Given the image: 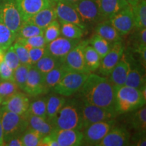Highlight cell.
<instances>
[{
  "label": "cell",
  "instance_id": "obj_26",
  "mask_svg": "<svg viewBox=\"0 0 146 146\" xmlns=\"http://www.w3.org/2000/svg\"><path fill=\"white\" fill-rule=\"evenodd\" d=\"M70 70L67 68L64 64L62 63L61 65L53 69L49 72L44 74V81L45 85L47 91H50L56 86L61 79L64 77V76Z\"/></svg>",
  "mask_w": 146,
  "mask_h": 146
},
{
  "label": "cell",
  "instance_id": "obj_30",
  "mask_svg": "<svg viewBox=\"0 0 146 146\" xmlns=\"http://www.w3.org/2000/svg\"><path fill=\"white\" fill-rule=\"evenodd\" d=\"M61 64L62 62L60 60L47 53L35 64L33 66L42 74H45Z\"/></svg>",
  "mask_w": 146,
  "mask_h": 146
},
{
  "label": "cell",
  "instance_id": "obj_5",
  "mask_svg": "<svg viewBox=\"0 0 146 146\" xmlns=\"http://www.w3.org/2000/svg\"><path fill=\"white\" fill-rule=\"evenodd\" d=\"M81 131H83L91 124L115 119L118 114L114 110L104 108L81 102Z\"/></svg>",
  "mask_w": 146,
  "mask_h": 146
},
{
  "label": "cell",
  "instance_id": "obj_51",
  "mask_svg": "<svg viewBox=\"0 0 146 146\" xmlns=\"http://www.w3.org/2000/svg\"><path fill=\"white\" fill-rule=\"evenodd\" d=\"M125 1H127V2L128 3V4L130 5L131 7H132V6H133V5H136L137 3L139 2V0H125Z\"/></svg>",
  "mask_w": 146,
  "mask_h": 146
},
{
  "label": "cell",
  "instance_id": "obj_7",
  "mask_svg": "<svg viewBox=\"0 0 146 146\" xmlns=\"http://www.w3.org/2000/svg\"><path fill=\"white\" fill-rule=\"evenodd\" d=\"M0 19L17 35L23 20L15 0H0Z\"/></svg>",
  "mask_w": 146,
  "mask_h": 146
},
{
  "label": "cell",
  "instance_id": "obj_17",
  "mask_svg": "<svg viewBox=\"0 0 146 146\" xmlns=\"http://www.w3.org/2000/svg\"><path fill=\"white\" fill-rule=\"evenodd\" d=\"M131 135L127 128L113 127L97 146H125L130 145Z\"/></svg>",
  "mask_w": 146,
  "mask_h": 146
},
{
  "label": "cell",
  "instance_id": "obj_31",
  "mask_svg": "<svg viewBox=\"0 0 146 146\" xmlns=\"http://www.w3.org/2000/svg\"><path fill=\"white\" fill-rule=\"evenodd\" d=\"M60 34L62 36L71 39H81L83 36L85 31L77 25L69 23H60Z\"/></svg>",
  "mask_w": 146,
  "mask_h": 146
},
{
  "label": "cell",
  "instance_id": "obj_2",
  "mask_svg": "<svg viewBox=\"0 0 146 146\" xmlns=\"http://www.w3.org/2000/svg\"><path fill=\"white\" fill-rule=\"evenodd\" d=\"M114 87V109L118 114L133 112L145 105L146 98L141 90L124 85Z\"/></svg>",
  "mask_w": 146,
  "mask_h": 146
},
{
  "label": "cell",
  "instance_id": "obj_27",
  "mask_svg": "<svg viewBox=\"0 0 146 146\" xmlns=\"http://www.w3.org/2000/svg\"><path fill=\"white\" fill-rule=\"evenodd\" d=\"M129 117V123L131 127L137 133H145L146 131V107L144 105L140 108L133 111Z\"/></svg>",
  "mask_w": 146,
  "mask_h": 146
},
{
  "label": "cell",
  "instance_id": "obj_47",
  "mask_svg": "<svg viewBox=\"0 0 146 146\" xmlns=\"http://www.w3.org/2000/svg\"><path fill=\"white\" fill-rule=\"evenodd\" d=\"M134 140L136 143L135 145L145 146L146 145L145 133H137L136 136L134 137Z\"/></svg>",
  "mask_w": 146,
  "mask_h": 146
},
{
  "label": "cell",
  "instance_id": "obj_54",
  "mask_svg": "<svg viewBox=\"0 0 146 146\" xmlns=\"http://www.w3.org/2000/svg\"><path fill=\"white\" fill-rule=\"evenodd\" d=\"M53 1H54V2H56V1H57V0H52Z\"/></svg>",
  "mask_w": 146,
  "mask_h": 146
},
{
  "label": "cell",
  "instance_id": "obj_25",
  "mask_svg": "<svg viewBox=\"0 0 146 146\" xmlns=\"http://www.w3.org/2000/svg\"><path fill=\"white\" fill-rule=\"evenodd\" d=\"M29 127L34 129L43 136L50 134L55 128L52 124L45 118L27 113Z\"/></svg>",
  "mask_w": 146,
  "mask_h": 146
},
{
  "label": "cell",
  "instance_id": "obj_23",
  "mask_svg": "<svg viewBox=\"0 0 146 146\" xmlns=\"http://www.w3.org/2000/svg\"><path fill=\"white\" fill-rule=\"evenodd\" d=\"M125 85L140 90L145 87V74L143 73V69L139 68L137 64H133L131 61L130 70Z\"/></svg>",
  "mask_w": 146,
  "mask_h": 146
},
{
  "label": "cell",
  "instance_id": "obj_39",
  "mask_svg": "<svg viewBox=\"0 0 146 146\" xmlns=\"http://www.w3.org/2000/svg\"><path fill=\"white\" fill-rule=\"evenodd\" d=\"M15 41L20 42L25 46L27 50L33 47H46L47 42L45 41L44 36L43 35H37L31 36V37L26 38H20L16 37Z\"/></svg>",
  "mask_w": 146,
  "mask_h": 146
},
{
  "label": "cell",
  "instance_id": "obj_46",
  "mask_svg": "<svg viewBox=\"0 0 146 146\" xmlns=\"http://www.w3.org/2000/svg\"><path fill=\"white\" fill-rule=\"evenodd\" d=\"M41 146H59L57 141L51 133L43 136L41 141Z\"/></svg>",
  "mask_w": 146,
  "mask_h": 146
},
{
  "label": "cell",
  "instance_id": "obj_6",
  "mask_svg": "<svg viewBox=\"0 0 146 146\" xmlns=\"http://www.w3.org/2000/svg\"><path fill=\"white\" fill-rule=\"evenodd\" d=\"M89 74L88 73L69 71L52 89V91L64 97L72 96L81 89Z\"/></svg>",
  "mask_w": 146,
  "mask_h": 146
},
{
  "label": "cell",
  "instance_id": "obj_13",
  "mask_svg": "<svg viewBox=\"0 0 146 146\" xmlns=\"http://www.w3.org/2000/svg\"><path fill=\"white\" fill-rule=\"evenodd\" d=\"M23 91L28 96L33 97L41 96L48 92L45 85L44 74L40 72L33 66H31L29 71Z\"/></svg>",
  "mask_w": 146,
  "mask_h": 146
},
{
  "label": "cell",
  "instance_id": "obj_34",
  "mask_svg": "<svg viewBox=\"0 0 146 146\" xmlns=\"http://www.w3.org/2000/svg\"><path fill=\"white\" fill-rule=\"evenodd\" d=\"M89 44L98 53L102 59L108 53L112 43H110L98 35L95 34L90 40H89Z\"/></svg>",
  "mask_w": 146,
  "mask_h": 146
},
{
  "label": "cell",
  "instance_id": "obj_16",
  "mask_svg": "<svg viewBox=\"0 0 146 146\" xmlns=\"http://www.w3.org/2000/svg\"><path fill=\"white\" fill-rule=\"evenodd\" d=\"M54 8L56 16L60 23H72L81 27L84 31L86 30V25L81 21L78 12L72 5L61 1H56Z\"/></svg>",
  "mask_w": 146,
  "mask_h": 146
},
{
  "label": "cell",
  "instance_id": "obj_40",
  "mask_svg": "<svg viewBox=\"0 0 146 146\" xmlns=\"http://www.w3.org/2000/svg\"><path fill=\"white\" fill-rule=\"evenodd\" d=\"M60 24L57 19L52 22L44 29L43 32V36L47 43L56 39L60 36Z\"/></svg>",
  "mask_w": 146,
  "mask_h": 146
},
{
  "label": "cell",
  "instance_id": "obj_43",
  "mask_svg": "<svg viewBox=\"0 0 146 146\" xmlns=\"http://www.w3.org/2000/svg\"><path fill=\"white\" fill-rule=\"evenodd\" d=\"M3 61L8 64L11 68L14 70L20 64H21L20 62L19 58H18L17 54L14 50V47L12 45L9 47V48L5 52L4 54V60Z\"/></svg>",
  "mask_w": 146,
  "mask_h": 146
},
{
  "label": "cell",
  "instance_id": "obj_45",
  "mask_svg": "<svg viewBox=\"0 0 146 146\" xmlns=\"http://www.w3.org/2000/svg\"><path fill=\"white\" fill-rule=\"evenodd\" d=\"M0 78L1 81H12L14 80V70L3 61L0 63Z\"/></svg>",
  "mask_w": 146,
  "mask_h": 146
},
{
  "label": "cell",
  "instance_id": "obj_38",
  "mask_svg": "<svg viewBox=\"0 0 146 146\" xmlns=\"http://www.w3.org/2000/svg\"><path fill=\"white\" fill-rule=\"evenodd\" d=\"M31 65L20 64L14 70V80L18 88L23 90L26 83L27 76H28L29 71L30 70Z\"/></svg>",
  "mask_w": 146,
  "mask_h": 146
},
{
  "label": "cell",
  "instance_id": "obj_28",
  "mask_svg": "<svg viewBox=\"0 0 146 146\" xmlns=\"http://www.w3.org/2000/svg\"><path fill=\"white\" fill-rule=\"evenodd\" d=\"M66 99L65 97L52 95L47 97V120L50 123L56 116L60 110L64 105Z\"/></svg>",
  "mask_w": 146,
  "mask_h": 146
},
{
  "label": "cell",
  "instance_id": "obj_11",
  "mask_svg": "<svg viewBox=\"0 0 146 146\" xmlns=\"http://www.w3.org/2000/svg\"><path fill=\"white\" fill-rule=\"evenodd\" d=\"M125 50L123 41L112 43L108 53L101 60L98 72L102 76H108Z\"/></svg>",
  "mask_w": 146,
  "mask_h": 146
},
{
  "label": "cell",
  "instance_id": "obj_52",
  "mask_svg": "<svg viewBox=\"0 0 146 146\" xmlns=\"http://www.w3.org/2000/svg\"><path fill=\"white\" fill-rule=\"evenodd\" d=\"M2 101H3V99L1 98V97H0V105L1 104V102H2Z\"/></svg>",
  "mask_w": 146,
  "mask_h": 146
},
{
  "label": "cell",
  "instance_id": "obj_15",
  "mask_svg": "<svg viewBox=\"0 0 146 146\" xmlns=\"http://www.w3.org/2000/svg\"><path fill=\"white\" fill-rule=\"evenodd\" d=\"M51 134L59 146H78L83 145V131L78 129H54Z\"/></svg>",
  "mask_w": 146,
  "mask_h": 146
},
{
  "label": "cell",
  "instance_id": "obj_18",
  "mask_svg": "<svg viewBox=\"0 0 146 146\" xmlns=\"http://www.w3.org/2000/svg\"><path fill=\"white\" fill-rule=\"evenodd\" d=\"M30 103L27 94L18 91L15 94L3 100L1 108L22 115L27 112Z\"/></svg>",
  "mask_w": 146,
  "mask_h": 146
},
{
  "label": "cell",
  "instance_id": "obj_12",
  "mask_svg": "<svg viewBox=\"0 0 146 146\" xmlns=\"http://www.w3.org/2000/svg\"><path fill=\"white\" fill-rule=\"evenodd\" d=\"M122 36L129 35L135 28L132 8L127 7L108 19Z\"/></svg>",
  "mask_w": 146,
  "mask_h": 146
},
{
  "label": "cell",
  "instance_id": "obj_22",
  "mask_svg": "<svg viewBox=\"0 0 146 146\" xmlns=\"http://www.w3.org/2000/svg\"><path fill=\"white\" fill-rule=\"evenodd\" d=\"M56 19L57 16L55 8L54 5H51L39 11L27 21L30 22L42 29H45L52 22Z\"/></svg>",
  "mask_w": 146,
  "mask_h": 146
},
{
  "label": "cell",
  "instance_id": "obj_42",
  "mask_svg": "<svg viewBox=\"0 0 146 146\" xmlns=\"http://www.w3.org/2000/svg\"><path fill=\"white\" fill-rule=\"evenodd\" d=\"M12 46H13L21 64L32 66L31 62L30 57H29V51L26 47L24 46L22 43H20V42L16 41L14 42Z\"/></svg>",
  "mask_w": 146,
  "mask_h": 146
},
{
  "label": "cell",
  "instance_id": "obj_41",
  "mask_svg": "<svg viewBox=\"0 0 146 146\" xmlns=\"http://www.w3.org/2000/svg\"><path fill=\"white\" fill-rule=\"evenodd\" d=\"M19 88L14 81H1L0 82V97L3 100L19 91Z\"/></svg>",
  "mask_w": 146,
  "mask_h": 146
},
{
  "label": "cell",
  "instance_id": "obj_14",
  "mask_svg": "<svg viewBox=\"0 0 146 146\" xmlns=\"http://www.w3.org/2000/svg\"><path fill=\"white\" fill-rule=\"evenodd\" d=\"M81 39H71L64 36H58L46 45L47 52L51 56L62 61L64 57L79 43Z\"/></svg>",
  "mask_w": 146,
  "mask_h": 146
},
{
  "label": "cell",
  "instance_id": "obj_36",
  "mask_svg": "<svg viewBox=\"0 0 146 146\" xmlns=\"http://www.w3.org/2000/svg\"><path fill=\"white\" fill-rule=\"evenodd\" d=\"M47 97H42L30 103L27 113L47 120Z\"/></svg>",
  "mask_w": 146,
  "mask_h": 146
},
{
  "label": "cell",
  "instance_id": "obj_20",
  "mask_svg": "<svg viewBox=\"0 0 146 146\" xmlns=\"http://www.w3.org/2000/svg\"><path fill=\"white\" fill-rule=\"evenodd\" d=\"M130 70V61L127 54L124 52L112 72L108 76L114 86L119 87L125 85L128 74Z\"/></svg>",
  "mask_w": 146,
  "mask_h": 146
},
{
  "label": "cell",
  "instance_id": "obj_35",
  "mask_svg": "<svg viewBox=\"0 0 146 146\" xmlns=\"http://www.w3.org/2000/svg\"><path fill=\"white\" fill-rule=\"evenodd\" d=\"M43 32L44 29L39 28L29 21H23L17 33V37L26 39L34 36L43 35Z\"/></svg>",
  "mask_w": 146,
  "mask_h": 146
},
{
  "label": "cell",
  "instance_id": "obj_21",
  "mask_svg": "<svg viewBox=\"0 0 146 146\" xmlns=\"http://www.w3.org/2000/svg\"><path fill=\"white\" fill-rule=\"evenodd\" d=\"M100 14L108 20L120 11L130 6L125 0H96Z\"/></svg>",
  "mask_w": 146,
  "mask_h": 146
},
{
  "label": "cell",
  "instance_id": "obj_19",
  "mask_svg": "<svg viewBox=\"0 0 146 146\" xmlns=\"http://www.w3.org/2000/svg\"><path fill=\"white\" fill-rule=\"evenodd\" d=\"M23 21H27L43 9L53 5L52 0H15Z\"/></svg>",
  "mask_w": 146,
  "mask_h": 146
},
{
  "label": "cell",
  "instance_id": "obj_3",
  "mask_svg": "<svg viewBox=\"0 0 146 146\" xmlns=\"http://www.w3.org/2000/svg\"><path fill=\"white\" fill-rule=\"evenodd\" d=\"M51 123L55 129L81 130V102L75 100H66Z\"/></svg>",
  "mask_w": 146,
  "mask_h": 146
},
{
  "label": "cell",
  "instance_id": "obj_48",
  "mask_svg": "<svg viewBox=\"0 0 146 146\" xmlns=\"http://www.w3.org/2000/svg\"><path fill=\"white\" fill-rule=\"evenodd\" d=\"M5 145L8 146H23V141H22L21 137H17L11 139L5 143Z\"/></svg>",
  "mask_w": 146,
  "mask_h": 146
},
{
  "label": "cell",
  "instance_id": "obj_24",
  "mask_svg": "<svg viewBox=\"0 0 146 146\" xmlns=\"http://www.w3.org/2000/svg\"><path fill=\"white\" fill-rule=\"evenodd\" d=\"M95 30H96V34L106 39L111 43L123 41L122 36L111 25L108 20H105L98 23Z\"/></svg>",
  "mask_w": 146,
  "mask_h": 146
},
{
  "label": "cell",
  "instance_id": "obj_10",
  "mask_svg": "<svg viewBox=\"0 0 146 146\" xmlns=\"http://www.w3.org/2000/svg\"><path fill=\"white\" fill-rule=\"evenodd\" d=\"M72 5L85 25L105 21L100 14L96 0H79Z\"/></svg>",
  "mask_w": 146,
  "mask_h": 146
},
{
  "label": "cell",
  "instance_id": "obj_9",
  "mask_svg": "<svg viewBox=\"0 0 146 146\" xmlns=\"http://www.w3.org/2000/svg\"><path fill=\"white\" fill-rule=\"evenodd\" d=\"M89 41H80L72 50H71L62 61L71 71L90 74L85 60V49Z\"/></svg>",
  "mask_w": 146,
  "mask_h": 146
},
{
  "label": "cell",
  "instance_id": "obj_1",
  "mask_svg": "<svg viewBox=\"0 0 146 146\" xmlns=\"http://www.w3.org/2000/svg\"><path fill=\"white\" fill-rule=\"evenodd\" d=\"M76 94L83 103L115 110L114 87L107 76L90 73Z\"/></svg>",
  "mask_w": 146,
  "mask_h": 146
},
{
  "label": "cell",
  "instance_id": "obj_33",
  "mask_svg": "<svg viewBox=\"0 0 146 146\" xmlns=\"http://www.w3.org/2000/svg\"><path fill=\"white\" fill-rule=\"evenodd\" d=\"M85 60L87 68L91 73L99 68L102 58L98 53L88 43L85 49Z\"/></svg>",
  "mask_w": 146,
  "mask_h": 146
},
{
  "label": "cell",
  "instance_id": "obj_44",
  "mask_svg": "<svg viewBox=\"0 0 146 146\" xmlns=\"http://www.w3.org/2000/svg\"><path fill=\"white\" fill-rule=\"evenodd\" d=\"M28 51L32 66L35 64L44 55L47 53L46 47H33V48L29 49Z\"/></svg>",
  "mask_w": 146,
  "mask_h": 146
},
{
  "label": "cell",
  "instance_id": "obj_8",
  "mask_svg": "<svg viewBox=\"0 0 146 146\" xmlns=\"http://www.w3.org/2000/svg\"><path fill=\"white\" fill-rule=\"evenodd\" d=\"M116 120L114 119L104 120L91 124L83 131V145H98L113 127Z\"/></svg>",
  "mask_w": 146,
  "mask_h": 146
},
{
  "label": "cell",
  "instance_id": "obj_49",
  "mask_svg": "<svg viewBox=\"0 0 146 146\" xmlns=\"http://www.w3.org/2000/svg\"><path fill=\"white\" fill-rule=\"evenodd\" d=\"M4 145H5V142H4V139H3V127H2V125H1V118H0V146H3Z\"/></svg>",
  "mask_w": 146,
  "mask_h": 146
},
{
  "label": "cell",
  "instance_id": "obj_37",
  "mask_svg": "<svg viewBox=\"0 0 146 146\" xmlns=\"http://www.w3.org/2000/svg\"><path fill=\"white\" fill-rule=\"evenodd\" d=\"M21 137L23 146H41L43 135L38 131L28 127Z\"/></svg>",
  "mask_w": 146,
  "mask_h": 146
},
{
  "label": "cell",
  "instance_id": "obj_32",
  "mask_svg": "<svg viewBox=\"0 0 146 146\" xmlns=\"http://www.w3.org/2000/svg\"><path fill=\"white\" fill-rule=\"evenodd\" d=\"M16 37V34L12 32L0 19V48L5 52L12 45Z\"/></svg>",
  "mask_w": 146,
  "mask_h": 146
},
{
  "label": "cell",
  "instance_id": "obj_4",
  "mask_svg": "<svg viewBox=\"0 0 146 146\" xmlns=\"http://www.w3.org/2000/svg\"><path fill=\"white\" fill-rule=\"evenodd\" d=\"M0 118L5 143L11 139L21 137L29 127L27 113L21 115L0 108Z\"/></svg>",
  "mask_w": 146,
  "mask_h": 146
},
{
  "label": "cell",
  "instance_id": "obj_29",
  "mask_svg": "<svg viewBox=\"0 0 146 146\" xmlns=\"http://www.w3.org/2000/svg\"><path fill=\"white\" fill-rule=\"evenodd\" d=\"M134 18L135 28L137 29L146 27V0H139L136 5L131 7Z\"/></svg>",
  "mask_w": 146,
  "mask_h": 146
},
{
  "label": "cell",
  "instance_id": "obj_50",
  "mask_svg": "<svg viewBox=\"0 0 146 146\" xmlns=\"http://www.w3.org/2000/svg\"><path fill=\"white\" fill-rule=\"evenodd\" d=\"M79 0H57V1H61V2L68 3V4L70 5L74 4V3H76Z\"/></svg>",
  "mask_w": 146,
  "mask_h": 146
},
{
  "label": "cell",
  "instance_id": "obj_53",
  "mask_svg": "<svg viewBox=\"0 0 146 146\" xmlns=\"http://www.w3.org/2000/svg\"><path fill=\"white\" fill-rule=\"evenodd\" d=\"M3 50H1V48H0V52H3ZM3 52H5V51H3Z\"/></svg>",
  "mask_w": 146,
  "mask_h": 146
}]
</instances>
